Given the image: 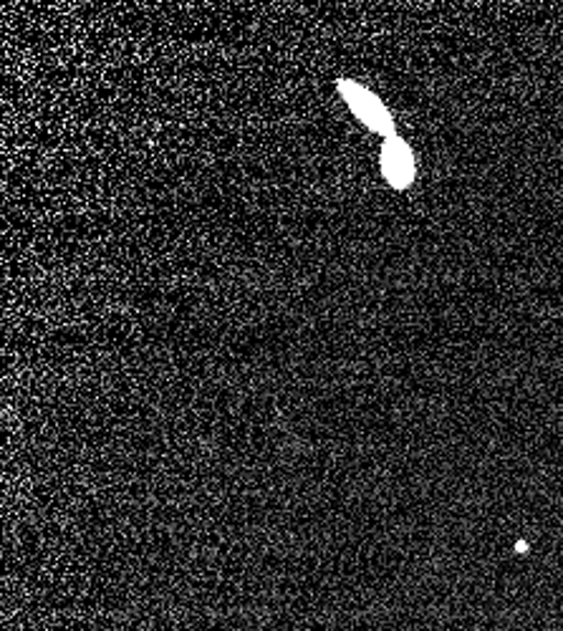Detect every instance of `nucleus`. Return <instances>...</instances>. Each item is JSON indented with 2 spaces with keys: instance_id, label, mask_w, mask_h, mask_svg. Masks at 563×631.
Instances as JSON below:
<instances>
[{
  "instance_id": "f257e3e1",
  "label": "nucleus",
  "mask_w": 563,
  "mask_h": 631,
  "mask_svg": "<svg viewBox=\"0 0 563 631\" xmlns=\"http://www.w3.org/2000/svg\"><path fill=\"white\" fill-rule=\"evenodd\" d=\"M339 91L344 93L346 104L352 107L354 117H360L372 132L384 134V136L395 134V122H391V114L387 112V107H384L372 91H366L364 87H360V84H354L349 79L339 81Z\"/></svg>"
},
{
  "instance_id": "f03ea898",
  "label": "nucleus",
  "mask_w": 563,
  "mask_h": 631,
  "mask_svg": "<svg viewBox=\"0 0 563 631\" xmlns=\"http://www.w3.org/2000/svg\"><path fill=\"white\" fill-rule=\"evenodd\" d=\"M382 173L395 190H407L415 180V157L402 136L391 134L382 144Z\"/></svg>"
}]
</instances>
